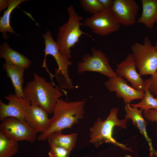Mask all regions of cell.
<instances>
[{
    "instance_id": "6da1fadb",
    "label": "cell",
    "mask_w": 157,
    "mask_h": 157,
    "mask_svg": "<svg viewBox=\"0 0 157 157\" xmlns=\"http://www.w3.org/2000/svg\"><path fill=\"white\" fill-rule=\"evenodd\" d=\"M85 104L86 99L74 101L58 99L53 111V115L50 119L47 130L38 136L37 140H47L51 134L71 128L74 124L78 123L84 117Z\"/></svg>"
},
{
    "instance_id": "7a4b0ae2",
    "label": "cell",
    "mask_w": 157,
    "mask_h": 157,
    "mask_svg": "<svg viewBox=\"0 0 157 157\" xmlns=\"http://www.w3.org/2000/svg\"><path fill=\"white\" fill-rule=\"evenodd\" d=\"M33 76V79L28 82L23 88L24 99L51 115L57 101L63 95L60 90L66 95L67 92L36 73Z\"/></svg>"
},
{
    "instance_id": "3957f363",
    "label": "cell",
    "mask_w": 157,
    "mask_h": 157,
    "mask_svg": "<svg viewBox=\"0 0 157 157\" xmlns=\"http://www.w3.org/2000/svg\"><path fill=\"white\" fill-rule=\"evenodd\" d=\"M68 19L65 23L58 28L56 42L60 53L69 59L72 58L71 49L74 47L79 41L82 35L89 36L93 40L91 35L82 31L80 27L83 26L81 21L83 17L75 11L74 6H69L67 9Z\"/></svg>"
},
{
    "instance_id": "277c9868",
    "label": "cell",
    "mask_w": 157,
    "mask_h": 157,
    "mask_svg": "<svg viewBox=\"0 0 157 157\" xmlns=\"http://www.w3.org/2000/svg\"><path fill=\"white\" fill-rule=\"evenodd\" d=\"M119 110L118 108L113 107L110 109L109 114L105 121H102L100 118L95 121L90 129V142L97 147L104 143H108L119 147L124 150L133 152L130 148L117 142L112 136L115 126H119L124 129L126 128L128 119H119L117 117Z\"/></svg>"
},
{
    "instance_id": "5b68a950",
    "label": "cell",
    "mask_w": 157,
    "mask_h": 157,
    "mask_svg": "<svg viewBox=\"0 0 157 157\" xmlns=\"http://www.w3.org/2000/svg\"><path fill=\"white\" fill-rule=\"evenodd\" d=\"M44 40L45 48L44 52L45 57L42 67H45L49 71L46 65V57L47 55L52 56L54 58L58 66L56 68L54 76L62 89L72 90L74 86L73 85L72 80L69 77L68 71L69 66L72 64L69 58L63 55L59 50L56 41L53 39L51 32L47 31L43 35Z\"/></svg>"
},
{
    "instance_id": "8992f818",
    "label": "cell",
    "mask_w": 157,
    "mask_h": 157,
    "mask_svg": "<svg viewBox=\"0 0 157 157\" xmlns=\"http://www.w3.org/2000/svg\"><path fill=\"white\" fill-rule=\"evenodd\" d=\"M143 42L132 45V54L140 75H151L157 70V51L148 37L145 36Z\"/></svg>"
},
{
    "instance_id": "52a82bcc",
    "label": "cell",
    "mask_w": 157,
    "mask_h": 157,
    "mask_svg": "<svg viewBox=\"0 0 157 157\" xmlns=\"http://www.w3.org/2000/svg\"><path fill=\"white\" fill-rule=\"evenodd\" d=\"M92 54L86 53L78 62L77 68L78 73L81 74L86 71L98 72L109 78L118 76L110 65L109 58L100 50L92 47Z\"/></svg>"
},
{
    "instance_id": "ba28073f",
    "label": "cell",
    "mask_w": 157,
    "mask_h": 157,
    "mask_svg": "<svg viewBox=\"0 0 157 157\" xmlns=\"http://www.w3.org/2000/svg\"><path fill=\"white\" fill-rule=\"evenodd\" d=\"M1 122L0 133L10 140L17 141L26 140L33 143L37 139V133L25 120L9 117Z\"/></svg>"
},
{
    "instance_id": "9c48e42d",
    "label": "cell",
    "mask_w": 157,
    "mask_h": 157,
    "mask_svg": "<svg viewBox=\"0 0 157 157\" xmlns=\"http://www.w3.org/2000/svg\"><path fill=\"white\" fill-rule=\"evenodd\" d=\"M83 26L94 33L105 36L118 31L120 24L113 16L110 9H105L99 13L86 17Z\"/></svg>"
},
{
    "instance_id": "30bf717a",
    "label": "cell",
    "mask_w": 157,
    "mask_h": 157,
    "mask_svg": "<svg viewBox=\"0 0 157 157\" xmlns=\"http://www.w3.org/2000/svg\"><path fill=\"white\" fill-rule=\"evenodd\" d=\"M139 8L134 0H114L110 8L114 18L124 26L134 24Z\"/></svg>"
},
{
    "instance_id": "8fae6325",
    "label": "cell",
    "mask_w": 157,
    "mask_h": 157,
    "mask_svg": "<svg viewBox=\"0 0 157 157\" xmlns=\"http://www.w3.org/2000/svg\"><path fill=\"white\" fill-rule=\"evenodd\" d=\"M115 69L118 76L125 78L131 87L138 90L144 91L149 84L148 79L144 80L136 70V63L132 53L128 54Z\"/></svg>"
},
{
    "instance_id": "7c38bea8",
    "label": "cell",
    "mask_w": 157,
    "mask_h": 157,
    "mask_svg": "<svg viewBox=\"0 0 157 157\" xmlns=\"http://www.w3.org/2000/svg\"><path fill=\"white\" fill-rule=\"evenodd\" d=\"M104 85L110 92H115L117 97L122 98L126 104L134 100L142 99L144 94V91L130 87L123 77L118 76L109 78Z\"/></svg>"
},
{
    "instance_id": "4fadbf2b",
    "label": "cell",
    "mask_w": 157,
    "mask_h": 157,
    "mask_svg": "<svg viewBox=\"0 0 157 157\" xmlns=\"http://www.w3.org/2000/svg\"><path fill=\"white\" fill-rule=\"evenodd\" d=\"M4 97L8 101V103L6 104L0 99V121H1L9 117L25 120L27 110L31 104L30 102L13 94L4 96Z\"/></svg>"
},
{
    "instance_id": "5bb4252c",
    "label": "cell",
    "mask_w": 157,
    "mask_h": 157,
    "mask_svg": "<svg viewBox=\"0 0 157 157\" xmlns=\"http://www.w3.org/2000/svg\"><path fill=\"white\" fill-rule=\"evenodd\" d=\"M48 114L39 106L31 104L27 110L25 120L37 133H42L47 130L49 125Z\"/></svg>"
},
{
    "instance_id": "9a60e30c",
    "label": "cell",
    "mask_w": 157,
    "mask_h": 157,
    "mask_svg": "<svg viewBox=\"0 0 157 157\" xmlns=\"http://www.w3.org/2000/svg\"><path fill=\"white\" fill-rule=\"evenodd\" d=\"M126 113L125 118L131 119L133 124L139 129L140 132L144 136L148 143L150 151V157H157V151L153 148L152 140L148 136L146 127L148 123L143 118L142 114V110L138 108L131 107L130 104H126L124 107Z\"/></svg>"
},
{
    "instance_id": "2e32d148",
    "label": "cell",
    "mask_w": 157,
    "mask_h": 157,
    "mask_svg": "<svg viewBox=\"0 0 157 157\" xmlns=\"http://www.w3.org/2000/svg\"><path fill=\"white\" fill-rule=\"evenodd\" d=\"M0 57L4 59L5 63L8 65L25 69H28L31 63L28 58L12 49L6 41L0 45Z\"/></svg>"
},
{
    "instance_id": "e0dca14e",
    "label": "cell",
    "mask_w": 157,
    "mask_h": 157,
    "mask_svg": "<svg viewBox=\"0 0 157 157\" xmlns=\"http://www.w3.org/2000/svg\"><path fill=\"white\" fill-rule=\"evenodd\" d=\"M141 2L142 11L137 22L152 28L157 22V0H141Z\"/></svg>"
},
{
    "instance_id": "ac0fdd59",
    "label": "cell",
    "mask_w": 157,
    "mask_h": 157,
    "mask_svg": "<svg viewBox=\"0 0 157 157\" xmlns=\"http://www.w3.org/2000/svg\"><path fill=\"white\" fill-rule=\"evenodd\" d=\"M3 67L5 71L7 77L11 80L17 96L24 99L23 86L24 82V73L25 69L12 66L4 63Z\"/></svg>"
},
{
    "instance_id": "d6986e66",
    "label": "cell",
    "mask_w": 157,
    "mask_h": 157,
    "mask_svg": "<svg viewBox=\"0 0 157 157\" xmlns=\"http://www.w3.org/2000/svg\"><path fill=\"white\" fill-rule=\"evenodd\" d=\"M77 138L76 133L64 135L61 132H56L51 134L47 140L49 145H57L71 151L76 144Z\"/></svg>"
},
{
    "instance_id": "ffe728a7",
    "label": "cell",
    "mask_w": 157,
    "mask_h": 157,
    "mask_svg": "<svg viewBox=\"0 0 157 157\" xmlns=\"http://www.w3.org/2000/svg\"><path fill=\"white\" fill-rule=\"evenodd\" d=\"M26 0H11L9 6L7 9L4 11L3 15L0 19V32L2 33L3 39L7 40L9 35L6 34L8 32L17 35H18L14 31L10 24V18L12 11L18 5L22 2L26 1Z\"/></svg>"
},
{
    "instance_id": "44dd1931",
    "label": "cell",
    "mask_w": 157,
    "mask_h": 157,
    "mask_svg": "<svg viewBox=\"0 0 157 157\" xmlns=\"http://www.w3.org/2000/svg\"><path fill=\"white\" fill-rule=\"evenodd\" d=\"M18 141L10 140L0 133V157H12L18 153Z\"/></svg>"
},
{
    "instance_id": "7402d4cb",
    "label": "cell",
    "mask_w": 157,
    "mask_h": 157,
    "mask_svg": "<svg viewBox=\"0 0 157 157\" xmlns=\"http://www.w3.org/2000/svg\"><path fill=\"white\" fill-rule=\"evenodd\" d=\"M149 84L145 91L144 96L142 100L139 103L130 104L134 108H140L142 110H147L153 108L157 110V99L154 98L149 89Z\"/></svg>"
},
{
    "instance_id": "603a6c76",
    "label": "cell",
    "mask_w": 157,
    "mask_h": 157,
    "mask_svg": "<svg viewBox=\"0 0 157 157\" xmlns=\"http://www.w3.org/2000/svg\"><path fill=\"white\" fill-rule=\"evenodd\" d=\"M80 6L86 12L92 15L99 13L105 9L99 0H80Z\"/></svg>"
},
{
    "instance_id": "cb8c5ba5",
    "label": "cell",
    "mask_w": 157,
    "mask_h": 157,
    "mask_svg": "<svg viewBox=\"0 0 157 157\" xmlns=\"http://www.w3.org/2000/svg\"><path fill=\"white\" fill-rule=\"evenodd\" d=\"M50 151L48 154L50 157H69L71 151L59 146L49 145Z\"/></svg>"
},
{
    "instance_id": "d4e9b609",
    "label": "cell",
    "mask_w": 157,
    "mask_h": 157,
    "mask_svg": "<svg viewBox=\"0 0 157 157\" xmlns=\"http://www.w3.org/2000/svg\"><path fill=\"white\" fill-rule=\"evenodd\" d=\"M148 79L149 82V89L151 93L157 97V70Z\"/></svg>"
},
{
    "instance_id": "484cf974",
    "label": "cell",
    "mask_w": 157,
    "mask_h": 157,
    "mask_svg": "<svg viewBox=\"0 0 157 157\" xmlns=\"http://www.w3.org/2000/svg\"><path fill=\"white\" fill-rule=\"evenodd\" d=\"M143 113L144 116L147 120L157 123V110L150 109L144 110Z\"/></svg>"
},
{
    "instance_id": "4316f807",
    "label": "cell",
    "mask_w": 157,
    "mask_h": 157,
    "mask_svg": "<svg viewBox=\"0 0 157 157\" xmlns=\"http://www.w3.org/2000/svg\"><path fill=\"white\" fill-rule=\"evenodd\" d=\"M105 9H110L112 6L113 0H99Z\"/></svg>"
},
{
    "instance_id": "83f0119b",
    "label": "cell",
    "mask_w": 157,
    "mask_h": 157,
    "mask_svg": "<svg viewBox=\"0 0 157 157\" xmlns=\"http://www.w3.org/2000/svg\"><path fill=\"white\" fill-rule=\"evenodd\" d=\"M11 0H0V13L2 10H5L9 6Z\"/></svg>"
},
{
    "instance_id": "f1b7e54d",
    "label": "cell",
    "mask_w": 157,
    "mask_h": 157,
    "mask_svg": "<svg viewBox=\"0 0 157 157\" xmlns=\"http://www.w3.org/2000/svg\"><path fill=\"white\" fill-rule=\"evenodd\" d=\"M154 46L156 48V50L157 51V41H156V42L155 43V45Z\"/></svg>"
}]
</instances>
